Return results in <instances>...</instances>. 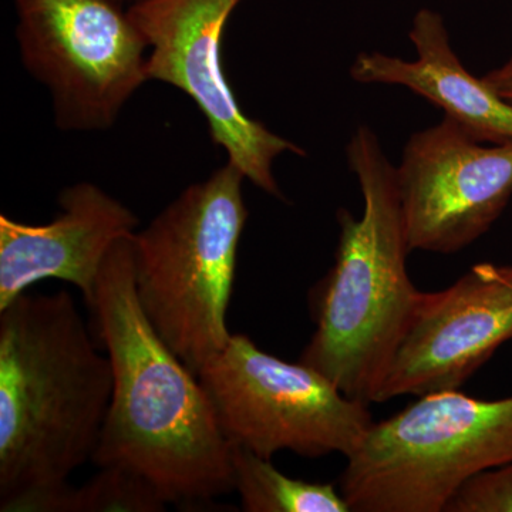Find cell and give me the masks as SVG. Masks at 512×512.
Here are the masks:
<instances>
[{
  "label": "cell",
  "mask_w": 512,
  "mask_h": 512,
  "mask_svg": "<svg viewBox=\"0 0 512 512\" xmlns=\"http://www.w3.org/2000/svg\"><path fill=\"white\" fill-rule=\"evenodd\" d=\"M198 379L225 439L268 460L281 451L348 458L373 424L367 404L318 370L265 353L247 335H232Z\"/></svg>",
  "instance_id": "6"
},
{
  "label": "cell",
  "mask_w": 512,
  "mask_h": 512,
  "mask_svg": "<svg viewBox=\"0 0 512 512\" xmlns=\"http://www.w3.org/2000/svg\"><path fill=\"white\" fill-rule=\"evenodd\" d=\"M121 3H124V2H131V5H133V3H136V2H140V0H120Z\"/></svg>",
  "instance_id": "17"
},
{
  "label": "cell",
  "mask_w": 512,
  "mask_h": 512,
  "mask_svg": "<svg viewBox=\"0 0 512 512\" xmlns=\"http://www.w3.org/2000/svg\"><path fill=\"white\" fill-rule=\"evenodd\" d=\"M111 393L109 356L69 292L0 309V511L45 512L93 460Z\"/></svg>",
  "instance_id": "2"
},
{
  "label": "cell",
  "mask_w": 512,
  "mask_h": 512,
  "mask_svg": "<svg viewBox=\"0 0 512 512\" xmlns=\"http://www.w3.org/2000/svg\"><path fill=\"white\" fill-rule=\"evenodd\" d=\"M444 512H512V461L471 477Z\"/></svg>",
  "instance_id": "15"
},
{
  "label": "cell",
  "mask_w": 512,
  "mask_h": 512,
  "mask_svg": "<svg viewBox=\"0 0 512 512\" xmlns=\"http://www.w3.org/2000/svg\"><path fill=\"white\" fill-rule=\"evenodd\" d=\"M512 339V265L478 264L440 292H420L377 403L458 390Z\"/></svg>",
  "instance_id": "10"
},
{
  "label": "cell",
  "mask_w": 512,
  "mask_h": 512,
  "mask_svg": "<svg viewBox=\"0 0 512 512\" xmlns=\"http://www.w3.org/2000/svg\"><path fill=\"white\" fill-rule=\"evenodd\" d=\"M416 59L363 52L350 67L360 84L402 86L419 94L456 121L468 136L484 144L512 143V106L460 62L443 16L420 9L409 32Z\"/></svg>",
  "instance_id": "12"
},
{
  "label": "cell",
  "mask_w": 512,
  "mask_h": 512,
  "mask_svg": "<svg viewBox=\"0 0 512 512\" xmlns=\"http://www.w3.org/2000/svg\"><path fill=\"white\" fill-rule=\"evenodd\" d=\"M165 505L146 478L124 468L103 467L80 487L63 488L45 512H161Z\"/></svg>",
  "instance_id": "14"
},
{
  "label": "cell",
  "mask_w": 512,
  "mask_h": 512,
  "mask_svg": "<svg viewBox=\"0 0 512 512\" xmlns=\"http://www.w3.org/2000/svg\"><path fill=\"white\" fill-rule=\"evenodd\" d=\"M131 237L111 247L89 306L113 370L92 461L146 478L167 504L211 503L235 490L231 443L198 376L141 309Z\"/></svg>",
  "instance_id": "1"
},
{
  "label": "cell",
  "mask_w": 512,
  "mask_h": 512,
  "mask_svg": "<svg viewBox=\"0 0 512 512\" xmlns=\"http://www.w3.org/2000/svg\"><path fill=\"white\" fill-rule=\"evenodd\" d=\"M483 80L501 99L512 106V55L500 67L485 74Z\"/></svg>",
  "instance_id": "16"
},
{
  "label": "cell",
  "mask_w": 512,
  "mask_h": 512,
  "mask_svg": "<svg viewBox=\"0 0 512 512\" xmlns=\"http://www.w3.org/2000/svg\"><path fill=\"white\" fill-rule=\"evenodd\" d=\"M244 180L222 165L131 237L141 309L195 376L232 336L227 312L248 221Z\"/></svg>",
  "instance_id": "4"
},
{
  "label": "cell",
  "mask_w": 512,
  "mask_h": 512,
  "mask_svg": "<svg viewBox=\"0 0 512 512\" xmlns=\"http://www.w3.org/2000/svg\"><path fill=\"white\" fill-rule=\"evenodd\" d=\"M244 0H140L128 6L148 45V79L170 84L190 97L207 121L212 143L227 153L245 180L285 200L274 163L305 150L251 119L239 106L222 63V40Z\"/></svg>",
  "instance_id": "8"
},
{
  "label": "cell",
  "mask_w": 512,
  "mask_h": 512,
  "mask_svg": "<svg viewBox=\"0 0 512 512\" xmlns=\"http://www.w3.org/2000/svg\"><path fill=\"white\" fill-rule=\"evenodd\" d=\"M234 488L247 512H348L335 485L295 480L276 470L268 458L231 444Z\"/></svg>",
  "instance_id": "13"
},
{
  "label": "cell",
  "mask_w": 512,
  "mask_h": 512,
  "mask_svg": "<svg viewBox=\"0 0 512 512\" xmlns=\"http://www.w3.org/2000/svg\"><path fill=\"white\" fill-rule=\"evenodd\" d=\"M396 175L410 251L456 254L510 202L512 143H480L444 117L407 140Z\"/></svg>",
  "instance_id": "9"
},
{
  "label": "cell",
  "mask_w": 512,
  "mask_h": 512,
  "mask_svg": "<svg viewBox=\"0 0 512 512\" xmlns=\"http://www.w3.org/2000/svg\"><path fill=\"white\" fill-rule=\"evenodd\" d=\"M512 461V396H420L373 423L348 457L340 493L356 512H444L471 477Z\"/></svg>",
  "instance_id": "5"
},
{
  "label": "cell",
  "mask_w": 512,
  "mask_h": 512,
  "mask_svg": "<svg viewBox=\"0 0 512 512\" xmlns=\"http://www.w3.org/2000/svg\"><path fill=\"white\" fill-rule=\"evenodd\" d=\"M363 197L362 217L339 210L335 264L316 288V330L299 362L356 402L377 403L420 291L407 272L396 167L375 131L356 128L346 147Z\"/></svg>",
  "instance_id": "3"
},
{
  "label": "cell",
  "mask_w": 512,
  "mask_h": 512,
  "mask_svg": "<svg viewBox=\"0 0 512 512\" xmlns=\"http://www.w3.org/2000/svg\"><path fill=\"white\" fill-rule=\"evenodd\" d=\"M26 72L63 131L109 130L147 74L148 45L120 0H13Z\"/></svg>",
  "instance_id": "7"
},
{
  "label": "cell",
  "mask_w": 512,
  "mask_h": 512,
  "mask_svg": "<svg viewBox=\"0 0 512 512\" xmlns=\"http://www.w3.org/2000/svg\"><path fill=\"white\" fill-rule=\"evenodd\" d=\"M59 205L55 220L42 225L0 215V309L46 279L69 282L92 305L111 247L140 224L123 202L92 183L64 188Z\"/></svg>",
  "instance_id": "11"
}]
</instances>
